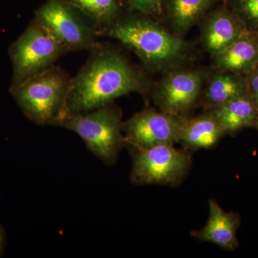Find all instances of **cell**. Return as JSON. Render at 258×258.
<instances>
[{
	"label": "cell",
	"mask_w": 258,
	"mask_h": 258,
	"mask_svg": "<svg viewBox=\"0 0 258 258\" xmlns=\"http://www.w3.org/2000/svg\"><path fill=\"white\" fill-rule=\"evenodd\" d=\"M77 75L71 79L68 113H83L114 103L129 93L147 94V76L119 50L96 42Z\"/></svg>",
	"instance_id": "1"
},
{
	"label": "cell",
	"mask_w": 258,
	"mask_h": 258,
	"mask_svg": "<svg viewBox=\"0 0 258 258\" xmlns=\"http://www.w3.org/2000/svg\"><path fill=\"white\" fill-rule=\"evenodd\" d=\"M99 36L111 37L134 52L146 69L153 72L179 68L191 55L192 47L156 19L125 12Z\"/></svg>",
	"instance_id": "2"
},
{
	"label": "cell",
	"mask_w": 258,
	"mask_h": 258,
	"mask_svg": "<svg viewBox=\"0 0 258 258\" xmlns=\"http://www.w3.org/2000/svg\"><path fill=\"white\" fill-rule=\"evenodd\" d=\"M71 79L63 69L54 64L21 84L10 87V93L32 123L56 126L68 113Z\"/></svg>",
	"instance_id": "3"
},
{
	"label": "cell",
	"mask_w": 258,
	"mask_h": 258,
	"mask_svg": "<svg viewBox=\"0 0 258 258\" xmlns=\"http://www.w3.org/2000/svg\"><path fill=\"white\" fill-rule=\"evenodd\" d=\"M122 115L119 107L111 103L86 113H67L56 126L78 134L90 152L112 165L125 147Z\"/></svg>",
	"instance_id": "4"
},
{
	"label": "cell",
	"mask_w": 258,
	"mask_h": 258,
	"mask_svg": "<svg viewBox=\"0 0 258 258\" xmlns=\"http://www.w3.org/2000/svg\"><path fill=\"white\" fill-rule=\"evenodd\" d=\"M69 52L35 19L9 47L15 87L49 69Z\"/></svg>",
	"instance_id": "5"
},
{
	"label": "cell",
	"mask_w": 258,
	"mask_h": 258,
	"mask_svg": "<svg viewBox=\"0 0 258 258\" xmlns=\"http://www.w3.org/2000/svg\"><path fill=\"white\" fill-rule=\"evenodd\" d=\"M34 19L69 52L89 50L97 42L96 26L66 0H46Z\"/></svg>",
	"instance_id": "6"
},
{
	"label": "cell",
	"mask_w": 258,
	"mask_h": 258,
	"mask_svg": "<svg viewBox=\"0 0 258 258\" xmlns=\"http://www.w3.org/2000/svg\"><path fill=\"white\" fill-rule=\"evenodd\" d=\"M191 164L189 151L172 144L134 150L131 181L136 185L175 186L187 175Z\"/></svg>",
	"instance_id": "7"
},
{
	"label": "cell",
	"mask_w": 258,
	"mask_h": 258,
	"mask_svg": "<svg viewBox=\"0 0 258 258\" xmlns=\"http://www.w3.org/2000/svg\"><path fill=\"white\" fill-rule=\"evenodd\" d=\"M186 118L152 108L137 112L123 123L125 146L141 150L164 144L174 145Z\"/></svg>",
	"instance_id": "8"
},
{
	"label": "cell",
	"mask_w": 258,
	"mask_h": 258,
	"mask_svg": "<svg viewBox=\"0 0 258 258\" xmlns=\"http://www.w3.org/2000/svg\"><path fill=\"white\" fill-rule=\"evenodd\" d=\"M205 74L198 70L167 71L154 88L153 98L159 110L185 116L200 103Z\"/></svg>",
	"instance_id": "9"
},
{
	"label": "cell",
	"mask_w": 258,
	"mask_h": 258,
	"mask_svg": "<svg viewBox=\"0 0 258 258\" xmlns=\"http://www.w3.org/2000/svg\"><path fill=\"white\" fill-rule=\"evenodd\" d=\"M201 42L212 57L221 53L247 30L228 5H222L203 17Z\"/></svg>",
	"instance_id": "10"
},
{
	"label": "cell",
	"mask_w": 258,
	"mask_h": 258,
	"mask_svg": "<svg viewBox=\"0 0 258 258\" xmlns=\"http://www.w3.org/2000/svg\"><path fill=\"white\" fill-rule=\"evenodd\" d=\"M210 217L206 225L192 235L201 242H211L226 250H234L238 246L237 231L240 225L237 214L224 211L213 199L209 200Z\"/></svg>",
	"instance_id": "11"
},
{
	"label": "cell",
	"mask_w": 258,
	"mask_h": 258,
	"mask_svg": "<svg viewBox=\"0 0 258 258\" xmlns=\"http://www.w3.org/2000/svg\"><path fill=\"white\" fill-rule=\"evenodd\" d=\"M216 71L247 75L258 67V33L246 30L232 45L213 57Z\"/></svg>",
	"instance_id": "12"
},
{
	"label": "cell",
	"mask_w": 258,
	"mask_h": 258,
	"mask_svg": "<svg viewBox=\"0 0 258 258\" xmlns=\"http://www.w3.org/2000/svg\"><path fill=\"white\" fill-rule=\"evenodd\" d=\"M220 123L210 110L192 118H186L180 130L178 143L186 150L208 149L225 137Z\"/></svg>",
	"instance_id": "13"
},
{
	"label": "cell",
	"mask_w": 258,
	"mask_h": 258,
	"mask_svg": "<svg viewBox=\"0 0 258 258\" xmlns=\"http://www.w3.org/2000/svg\"><path fill=\"white\" fill-rule=\"evenodd\" d=\"M216 71L209 79L200 98V103L206 110L221 106L247 93L246 76Z\"/></svg>",
	"instance_id": "14"
},
{
	"label": "cell",
	"mask_w": 258,
	"mask_h": 258,
	"mask_svg": "<svg viewBox=\"0 0 258 258\" xmlns=\"http://www.w3.org/2000/svg\"><path fill=\"white\" fill-rule=\"evenodd\" d=\"M225 135H232L247 127H254L258 110L248 93L210 110Z\"/></svg>",
	"instance_id": "15"
},
{
	"label": "cell",
	"mask_w": 258,
	"mask_h": 258,
	"mask_svg": "<svg viewBox=\"0 0 258 258\" xmlns=\"http://www.w3.org/2000/svg\"><path fill=\"white\" fill-rule=\"evenodd\" d=\"M216 0H166L164 13L172 32L183 37L201 20Z\"/></svg>",
	"instance_id": "16"
},
{
	"label": "cell",
	"mask_w": 258,
	"mask_h": 258,
	"mask_svg": "<svg viewBox=\"0 0 258 258\" xmlns=\"http://www.w3.org/2000/svg\"><path fill=\"white\" fill-rule=\"evenodd\" d=\"M96 26L98 36L125 13L120 0H66Z\"/></svg>",
	"instance_id": "17"
},
{
	"label": "cell",
	"mask_w": 258,
	"mask_h": 258,
	"mask_svg": "<svg viewBox=\"0 0 258 258\" xmlns=\"http://www.w3.org/2000/svg\"><path fill=\"white\" fill-rule=\"evenodd\" d=\"M228 5L247 30L258 33V0H230Z\"/></svg>",
	"instance_id": "18"
},
{
	"label": "cell",
	"mask_w": 258,
	"mask_h": 258,
	"mask_svg": "<svg viewBox=\"0 0 258 258\" xmlns=\"http://www.w3.org/2000/svg\"><path fill=\"white\" fill-rule=\"evenodd\" d=\"M120 3L127 13L157 19L164 14L166 0H120Z\"/></svg>",
	"instance_id": "19"
},
{
	"label": "cell",
	"mask_w": 258,
	"mask_h": 258,
	"mask_svg": "<svg viewBox=\"0 0 258 258\" xmlns=\"http://www.w3.org/2000/svg\"><path fill=\"white\" fill-rule=\"evenodd\" d=\"M247 82V93L258 110V67L246 75Z\"/></svg>",
	"instance_id": "20"
},
{
	"label": "cell",
	"mask_w": 258,
	"mask_h": 258,
	"mask_svg": "<svg viewBox=\"0 0 258 258\" xmlns=\"http://www.w3.org/2000/svg\"><path fill=\"white\" fill-rule=\"evenodd\" d=\"M5 240V231L3 230L2 226L0 225V255H1L2 252H3V249H4Z\"/></svg>",
	"instance_id": "21"
},
{
	"label": "cell",
	"mask_w": 258,
	"mask_h": 258,
	"mask_svg": "<svg viewBox=\"0 0 258 258\" xmlns=\"http://www.w3.org/2000/svg\"><path fill=\"white\" fill-rule=\"evenodd\" d=\"M254 128L258 129V118H257V121H256L255 124H254Z\"/></svg>",
	"instance_id": "22"
}]
</instances>
